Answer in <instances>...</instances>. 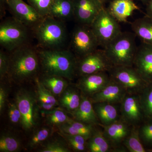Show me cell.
<instances>
[{"label":"cell","instance_id":"obj_1","mask_svg":"<svg viewBox=\"0 0 152 152\" xmlns=\"http://www.w3.org/2000/svg\"><path fill=\"white\" fill-rule=\"evenodd\" d=\"M9 55L7 76L11 81L20 84L35 80L41 69L38 50L28 44L10 52Z\"/></svg>","mask_w":152,"mask_h":152},{"label":"cell","instance_id":"obj_2","mask_svg":"<svg viewBox=\"0 0 152 152\" xmlns=\"http://www.w3.org/2000/svg\"><path fill=\"white\" fill-rule=\"evenodd\" d=\"M38 56L42 72L71 80L77 75V59L69 50L40 49Z\"/></svg>","mask_w":152,"mask_h":152},{"label":"cell","instance_id":"obj_3","mask_svg":"<svg viewBox=\"0 0 152 152\" xmlns=\"http://www.w3.org/2000/svg\"><path fill=\"white\" fill-rule=\"evenodd\" d=\"M32 31L41 49H62L67 39L64 22L48 16Z\"/></svg>","mask_w":152,"mask_h":152},{"label":"cell","instance_id":"obj_4","mask_svg":"<svg viewBox=\"0 0 152 152\" xmlns=\"http://www.w3.org/2000/svg\"><path fill=\"white\" fill-rule=\"evenodd\" d=\"M136 37L134 33L121 32L104 48L112 66H133L138 48Z\"/></svg>","mask_w":152,"mask_h":152},{"label":"cell","instance_id":"obj_5","mask_svg":"<svg viewBox=\"0 0 152 152\" xmlns=\"http://www.w3.org/2000/svg\"><path fill=\"white\" fill-rule=\"evenodd\" d=\"M30 31L14 18L6 19L0 24V45L10 53L29 44Z\"/></svg>","mask_w":152,"mask_h":152},{"label":"cell","instance_id":"obj_6","mask_svg":"<svg viewBox=\"0 0 152 152\" xmlns=\"http://www.w3.org/2000/svg\"><path fill=\"white\" fill-rule=\"evenodd\" d=\"M15 102L21 114V126L26 132L35 129L39 120V110L35 92L22 88L15 95Z\"/></svg>","mask_w":152,"mask_h":152},{"label":"cell","instance_id":"obj_7","mask_svg":"<svg viewBox=\"0 0 152 152\" xmlns=\"http://www.w3.org/2000/svg\"><path fill=\"white\" fill-rule=\"evenodd\" d=\"M99 46V42L91 26L78 24L75 27L68 49L77 59L94 51Z\"/></svg>","mask_w":152,"mask_h":152},{"label":"cell","instance_id":"obj_8","mask_svg":"<svg viewBox=\"0 0 152 152\" xmlns=\"http://www.w3.org/2000/svg\"><path fill=\"white\" fill-rule=\"evenodd\" d=\"M91 28L103 48L121 32L118 22L104 8L91 25Z\"/></svg>","mask_w":152,"mask_h":152},{"label":"cell","instance_id":"obj_9","mask_svg":"<svg viewBox=\"0 0 152 152\" xmlns=\"http://www.w3.org/2000/svg\"><path fill=\"white\" fill-rule=\"evenodd\" d=\"M108 72L112 80L124 87L127 94H140L148 84L133 66H113Z\"/></svg>","mask_w":152,"mask_h":152},{"label":"cell","instance_id":"obj_10","mask_svg":"<svg viewBox=\"0 0 152 152\" xmlns=\"http://www.w3.org/2000/svg\"><path fill=\"white\" fill-rule=\"evenodd\" d=\"M112 66L103 49H98L77 59V75L81 77L101 72H108Z\"/></svg>","mask_w":152,"mask_h":152},{"label":"cell","instance_id":"obj_11","mask_svg":"<svg viewBox=\"0 0 152 152\" xmlns=\"http://www.w3.org/2000/svg\"><path fill=\"white\" fill-rule=\"evenodd\" d=\"M14 18L32 31L43 17L33 7L23 0H5Z\"/></svg>","mask_w":152,"mask_h":152},{"label":"cell","instance_id":"obj_12","mask_svg":"<svg viewBox=\"0 0 152 152\" xmlns=\"http://www.w3.org/2000/svg\"><path fill=\"white\" fill-rule=\"evenodd\" d=\"M120 104L121 118L132 126L145 120L139 94H127Z\"/></svg>","mask_w":152,"mask_h":152},{"label":"cell","instance_id":"obj_13","mask_svg":"<svg viewBox=\"0 0 152 152\" xmlns=\"http://www.w3.org/2000/svg\"><path fill=\"white\" fill-rule=\"evenodd\" d=\"M74 18L80 24L91 26L99 13L104 8L100 0H73Z\"/></svg>","mask_w":152,"mask_h":152},{"label":"cell","instance_id":"obj_14","mask_svg":"<svg viewBox=\"0 0 152 152\" xmlns=\"http://www.w3.org/2000/svg\"><path fill=\"white\" fill-rule=\"evenodd\" d=\"M111 80L108 72H101L80 77L77 87L82 94L90 98L103 89Z\"/></svg>","mask_w":152,"mask_h":152},{"label":"cell","instance_id":"obj_15","mask_svg":"<svg viewBox=\"0 0 152 152\" xmlns=\"http://www.w3.org/2000/svg\"><path fill=\"white\" fill-rule=\"evenodd\" d=\"M133 66L147 83H152V46L142 43L138 47Z\"/></svg>","mask_w":152,"mask_h":152},{"label":"cell","instance_id":"obj_16","mask_svg":"<svg viewBox=\"0 0 152 152\" xmlns=\"http://www.w3.org/2000/svg\"><path fill=\"white\" fill-rule=\"evenodd\" d=\"M127 94L124 87L112 80L103 89L90 99L93 103L107 102L118 104H121Z\"/></svg>","mask_w":152,"mask_h":152},{"label":"cell","instance_id":"obj_17","mask_svg":"<svg viewBox=\"0 0 152 152\" xmlns=\"http://www.w3.org/2000/svg\"><path fill=\"white\" fill-rule=\"evenodd\" d=\"M102 126L104 135L111 145L112 148L123 145L132 127L121 118L111 124Z\"/></svg>","mask_w":152,"mask_h":152},{"label":"cell","instance_id":"obj_18","mask_svg":"<svg viewBox=\"0 0 152 152\" xmlns=\"http://www.w3.org/2000/svg\"><path fill=\"white\" fill-rule=\"evenodd\" d=\"M74 120L77 121L96 125L100 124L90 98L82 94L80 104L75 110L71 113Z\"/></svg>","mask_w":152,"mask_h":152},{"label":"cell","instance_id":"obj_19","mask_svg":"<svg viewBox=\"0 0 152 152\" xmlns=\"http://www.w3.org/2000/svg\"><path fill=\"white\" fill-rule=\"evenodd\" d=\"M109 12L118 22H126L139 7L133 0H112L107 9Z\"/></svg>","mask_w":152,"mask_h":152},{"label":"cell","instance_id":"obj_20","mask_svg":"<svg viewBox=\"0 0 152 152\" xmlns=\"http://www.w3.org/2000/svg\"><path fill=\"white\" fill-rule=\"evenodd\" d=\"M94 109L102 126L111 124L121 118L120 108L117 104L107 102L93 103Z\"/></svg>","mask_w":152,"mask_h":152},{"label":"cell","instance_id":"obj_21","mask_svg":"<svg viewBox=\"0 0 152 152\" xmlns=\"http://www.w3.org/2000/svg\"><path fill=\"white\" fill-rule=\"evenodd\" d=\"M37 102L41 110L49 111L59 105L56 97L41 83L38 76L35 80Z\"/></svg>","mask_w":152,"mask_h":152},{"label":"cell","instance_id":"obj_22","mask_svg":"<svg viewBox=\"0 0 152 152\" xmlns=\"http://www.w3.org/2000/svg\"><path fill=\"white\" fill-rule=\"evenodd\" d=\"M82 94L77 87L69 85L59 97V105L68 113H71L75 110L80 104Z\"/></svg>","mask_w":152,"mask_h":152},{"label":"cell","instance_id":"obj_23","mask_svg":"<svg viewBox=\"0 0 152 152\" xmlns=\"http://www.w3.org/2000/svg\"><path fill=\"white\" fill-rule=\"evenodd\" d=\"M48 16L64 23L74 18L73 1L54 0Z\"/></svg>","mask_w":152,"mask_h":152},{"label":"cell","instance_id":"obj_24","mask_svg":"<svg viewBox=\"0 0 152 152\" xmlns=\"http://www.w3.org/2000/svg\"><path fill=\"white\" fill-rule=\"evenodd\" d=\"M133 33L142 43L152 46V18L145 16L137 19L131 24Z\"/></svg>","mask_w":152,"mask_h":152},{"label":"cell","instance_id":"obj_25","mask_svg":"<svg viewBox=\"0 0 152 152\" xmlns=\"http://www.w3.org/2000/svg\"><path fill=\"white\" fill-rule=\"evenodd\" d=\"M39 80L56 97H59L69 84L68 80L61 76L42 72Z\"/></svg>","mask_w":152,"mask_h":152},{"label":"cell","instance_id":"obj_26","mask_svg":"<svg viewBox=\"0 0 152 152\" xmlns=\"http://www.w3.org/2000/svg\"><path fill=\"white\" fill-rule=\"evenodd\" d=\"M96 126L77 121L73 119L70 121L62 125L59 129L61 132L83 136L88 140L96 129Z\"/></svg>","mask_w":152,"mask_h":152},{"label":"cell","instance_id":"obj_27","mask_svg":"<svg viewBox=\"0 0 152 152\" xmlns=\"http://www.w3.org/2000/svg\"><path fill=\"white\" fill-rule=\"evenodd\" d=\"M87 151L90 152H111L112 147L104 135L103 131L96 128L88 139Z\"/></svg>","mask_w":152,"mask_h":152},{"label":"cell","instance_id":"obj_28","mask_svg":"<svg viewBox=\"0 0 152 152\" xmlns=\"http://www.w3.org/2000/svg\"><path fill=\"white\" fill-rule=\"evenodd\" d=\"M62 108L56 107L49 111L42 110L45 115L46 121L50 126L59 127L70 121L72 118Z\"/></svg>","mask_w":152,"mask_h":152},{"label":"cell","instance_id":"obj_29","mask_svg":"<svg viewBox=\"0 0 152 152\" xmlns=\"http://www.w3.org/2000/svg\"><path fill=\"white\" fill-rule=\"evenodd\" d=\"M123 145L126 148L129 152H147L140 138L139 126H133L132 127L130 133L125 139Z\"/></svg>","mask_w":152,"mask_h":152},{"label":"cell","instance_id":"obj_30","mask_svg":"<svg viewBox=\"0 0 152 152\" xmlns=\"http://www.w3.org/2000/svg\"><path fill=\"white\" fill-rule=\"evenodd\" d=\"M21 148V142L15 135L10 132L1 134L0 137V152H18Z\"/></svg>","mask_w":152,"mask_h":152},{"label":"cell","instance_id":"obj_31","mask_svg":"<svg viewBox=\"0 0 152 152\" xmlns=\"http://www.w3.org/2000/svg\"><path fill=\"white\" fill-rule=\"evenodd\" d=\"M66 141L68 146L71 150L75 152H84L87 151L88 140L83 136L79 135L69 134L61 132L60 133Z\"/></svg>","mask_w":152,"mask_h":152},{"label":"cell","instance_id":"obj_32","mask_svg":"<svg viewBox=\"0 0 152 152\" xmlns=\"http://www.w3.org/2000/svg\"><path fill=\"white\" fill-rule=\"evenodd\" d=\"M139 95L145 120L152 121V83L148 84Z\"/></svg>","mask_w":152,"mask_h":152},{"label":"cell","instance_id":"obj_33","mask_svg":"<svg viewBox=\"0 0 152 152\" xmlns=\"http://www.w3.org/2000/svg\"><path fill=\"white\" fill-rule=\"evenodd\" d=\"M44 126L38 129L34 132L28 142V147L35 149L45 142L50 137L52 133L51 128Z\"/></svg>","mask_w":152,"mask_h":152},{"label":"cell","instance_id":"obj_34","mask_svg":"<svg viewBox=\"0 0 152 152\" xmlns=\"http://www.w3.org/2000/svg\"><path fill=\"white\" fill-rule=\"evenodd\" d=\"M71 150L66 141L54 139L45 142L38 151L40 152H70Z\"/></svg>","mask_w":152,"mask_h":152},{"label":"cell","instance_id":"obj_35","mask_svg":"<svg viewBox=\"0 0 152 152\" xmlns=\"http://www.w3.org/2000/svg\"><path fill=\"white\" fill-rule=\"evenodd\" d=\"M139 134L144 146L152 148V121L145 120L139 126Z\"/></svg>","mask_w":152,"mask_h":152},{"label":"cell","instance_id":"obj_36","mask_svg":"<svg viewBox=\"0 0 152 152\" xmlns=\"http://www.w3.org/2000/svg\"><path fill=\"white\" fill-rule=\"evenodd\" d=\"M54 0H27L29 4L43 17H46Z\"/></svg>","mask_w":152,"mask_h":152},{"label":"cell","instance_id":"obj_37","mask_svg":"<svg viewBox=\"0 0 152 152\" xmlns=\"http://www.w3.org/2000/svg\"><path fill=\"white\" fill-rule=\"evenodd\" d=\"M8 115L9 120L13 124L21 125V114L15 101L8 104Z\"/></svg>","mask_w":152,"mask_h":152},{"label":"cell","instance_id":"obj_38","mask_svg":"<svg viewBox=\"0 0 152 152\" xmlns=\"http://www.w3.org/2000/svg\"><path fill=\"white\" fill-rule=\"evenodd\" d=\"M10 65V55L3 50L0 51V78L2 80L7 75Z\"/></svg>","mask_w":152,"mask_h":152},{"label":"cell","instance_id":"obj_39","mask_svg":"<svg viewBox=\"0 0 152 152\" xmlns=\"http://www.w3.org/2000/svg\"><path fill=\"white\" fill-rule=\"evenodd\" d=\"M8 97V90L4 85L1 83L0 87V113L2 114L4 110Z\"/></svg>","mask_w":152,"mask_h":152},{"label":"cell","instance_id":"obj_40","mask_svg":"<svg viewBox=\"0 0 152 152\" xmlns=\"http://www.w3.org/2000/svg\"><path fill=\"white\" fill-rule=\"evenodd\" d=\"M146 5V15L152 18V0H149Z\"/></svg>","mask_w":152,"mask_h":152},{"label":"cell","instance_id":"obj_41","mask_svg":"<svg viewBox=\"0 0 152 152\" xmlns=\"http://www.w3.org/2000/svg\"><path fill=\"white\" fill-rule=\"evenodd\" d=\"M138 1L141 2L143 4H144L147 5V4H148V2L149 0H138Z\"/></svg>","mask_w":152,"mask_h":152},{"label":"cell","instance_id":"obj_42","mask_svg":"<svg viewBox=\"0 0 152 152\" xmlns=\"http://www.w3.org/2000/svg\"><path fill=\"white\" fill-rule=\"evenodd\" d=\"M147 152H152V148H148V149H146Z\"/></svg>","mask_w":152,"mask_h":152},{"label":"cell","instance_id":"obj_43","mask_svg":"<svg viewBox=\"0 0 152 152\" xmlns=\"http://www.w3.org/2000/svg\"><path fill=\"white\" fill-rule=\"evenodd\" d=\"M100 1H102L103 4H104L105 3L107 2L108 1H110V0H100Z\"/></svg>","mask_w":152,"mask_h":152}]
</instances>
